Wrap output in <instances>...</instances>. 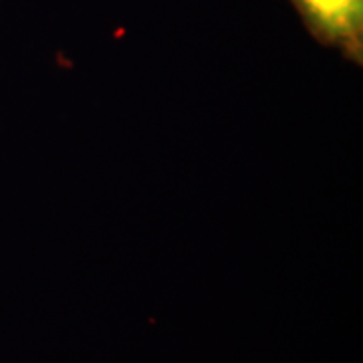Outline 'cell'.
I'll use <instances>...</instances> for the list:
<instances>
[{
    "instance_id": "1",
    "label": "cell",
    "mask_w": 363,
    "mask_h": 363,
    "mask_svg": "<svg viewBox=\"0 0 363 363\" xmlns=\"http://www.w3.org/2000/svg\"><path fill=\"white\" fill-rule=\"evenodd\" d=\"M305 23L325 43L351 59L362 57L363 0H291Z\"/></svg>"
}]
</instances>
